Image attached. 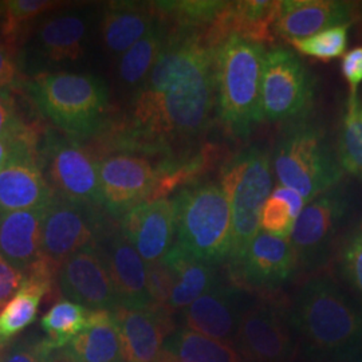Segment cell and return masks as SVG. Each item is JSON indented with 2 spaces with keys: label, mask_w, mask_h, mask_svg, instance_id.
I'll list each match as a JSON object with an SVG mask.
<instances>
[{
  "label": "cell",
  "mask_w": 362,
  "mask_h": 362,
  "mask_svg": "<svg viewBox=\"0 0 362 362\" xmlns=\"http://www.w3.org/2000/svg\"><path fill=\"white\" fill-rule=\"evenodd\" d=\"M220 185L231 207L233 263L243 255L260 231V212L272 194V163L267 152L251 146L233 156L221 167Z\"/></svg>",
  "instance_id": "cell-7"
},
{
  "label": "cell",
  "mask_w": 362,
  "mask_h": 362,
  "mask_svg": "<svg viewBox=\"0 0 362 362\" xmlns=\"http://www.w3.org/2000/svg\"><path fill=\"white\" fill-rule=\"evenodd\" d=\"M341 269L345 279L362 298V223L350 233L342 247Z\"/></svg>",
  "instance_id": "cell-37"
},
{
  "label": "cell",
  "mask_w": 362,
  "mask_h": 362,
  "mask_svg": "<svg viewBox=\"0 0 362 362\" xmlns=\"http://www.w3.org/2000/svg\"><path fill=\"white\" fill-rule=\"evenodd\" d=\"M168 308L117 306L112 310L125 362H161L164 344L172 332Z\"/></svg>",
  "instance_id": "cell-16"
},
{
  "label": "cell",
  "mask_w": 362,
  "mask_h": 362,
  "mask_svg": "<svg viewBox=\"0 0 362 362\" xmlns=\"http://www.w3.org/2000/svg\"><path fill=\"white\" fill-rule=\"evenodd\" d=\"M0 351H1V350H0Z\"/></svg>",
  "instance_id": "cell-48"
},
{
  "label": "cell",
  "mask_w": 362,
  "mask_h": 362,
  "mask_svg": "<svg viewBox=\"0 0 362 362\" xmlns=\"http://www.w3.org/2000/svg\"><path fill=\"white\" fill-rule=\"evenodd\" d=\"M89 23L78 13H54L39 22L35 46L43 58L52 64L74 62L85 52Z\"/></svg>",
  "instance_id": "cell-26"
},
{
  "label": "cell",
  "mask_w": 362,
  "mask_h": 362,
  "mask_svg": "<svg viewBox=\"0 0 362 362\" xmlns=\"http://www.w3.org/2000/svg\"><path fill=\"white\" fill-rule=\"evenodd\" d=\"M119 230L146 264L164 258L176 235L175 199L161 197L130 209L122 216Z\"/></svg>",
  "instance_id": "cell-17"
},
{
  "label": "cell",
  "mask_w": 362,
  "mask_h": 362,
  "mask_svg": "<svg viewBox=\"0 0 362 362\" xmlns=\"http://www.w3.org/2000/svg\"><path fill=\"white\" fill-rule=\"evenodd\" d=\"M25 281V274L16 270L0 255V310L11 300Z\"/></svg>",
  "instance_id": "cell-42"
},
{
  "label": "cell",
  "mask_w": 362,
  "mask_h": 362,
  "mask_svg": "<svg viewBox=\"0 0 362 362\" xmlns=\"http://www.w3.org/2000/svg\"><path fill=\"white\" fill-rule=\"evenodd\" d=\"M338 161L342 169L362 181V100L349 97L338 139Z\"/></svg>",
  "instance_id": "cell-34"
},
{
  "label": "cell",
  "mask_w": 362,
  "mask_h": 362,
  "mask_svg": "<svg viewBox=\"0 0 362 362\" xmlns=\"http://www.w3.org/2000/svg\"><path fill=\"white\" fill-rule=\"evenodd\" d=\"M54 351L46 338L13 341L0 351V362H54Z\"/></svg>",
  "instance_id": "cell-38"
},
{
  "label": "cell",
  "mask_w": 362,
  "mask_h": 362,
  "mask_svg": "<svg viewBox=\"0 0 362 362\" xmlns=\"http://www.w3.org/2000/svg\"><path fill=\"white\" fill-rule=\"evenodd\" d=\"M182 317L189 330L230 345L233 338L236 339L240 317H238L236 296L233 288L214 286L184 309Z\"/></svg>",
  "instance_id": "cell-25"
},
{
  "label": "cell",
  "mask_w": 362,
  "mask_h": 362,
  "mask_svg": "<svg viewBox=\"0 0 362 362\" xmlns=\"http://www.w3.org/2000/svg\"><path fill=\"white\" fill-rule=\"evenodd\" d=\"M164 176V163L155 167L143 156L116 153L100 158L103 207L117 218L145 202L161 199L160 189Z\"/></svg>",
  "instance_id": "cell-11"
},
{
  "label": "cell",
  "mask_w": 362,
  "mask_h": 362,
  "mask_svg": "<svg viewBox=\"0 0 362 362\" xmlns=\"http://www.w3.org/2000/svg\"><path fill=\"white\" fill-rule=\"evenodd\" d=\"M290 321L320 358L344 360L362 350V308L330 276H314L300 287Z\"/></svg>",
  "instance_id": "cell-2"
},
{
  "label": "cell",
  "mask_w": 362,
  "mask_h": 362,
  "mask_svg": "<svg viewBox=\"0 0 362 362\" xmlns=\"http://www.w3.org/2000/svg\"><path fill=\"white\" fill-rule=\"evenodd\" d=\"M112 224L100 208L52 194L42 224V257L54 269L85 247L95 246Z\"/></svg>",
  "instance_id": "cell-10"
},
{
  "label": "cell",
  "mask_w": 362,
  "mask_h": 362,
  "mask_svg": "<svg viewBox=\"0 0 362 362\" xmlns=\"http://www.w3.org/2000/svg\"><path fill=\"white\" fill-rule=\"evenodd\" d=\"M90 315V309L69 299H62L55 303L40 321L52 349L66 348L89 326Z\"/></svg>",
  "instance_id": "cell-31"
},
{
  "label": "cell",
  "mask_w": 362,
  "mask_h": 362,
  "mask_svg": "<svg viewBox=\"0 0 362 362\" xmlns=\"http://www.w3.org/2000/svg\"><path fill=\"white\" fill-rule=\"evenodd\" d=\"M298 264L290 238L259 231L243 255L231 263V275L236 284L257 290H274L293 276Z\"/></svg>",
  "instance_id": "cell-15"
},
{
  "label": "cell",
  "mask_w": 362,
  "mask_h": 362,
  "mask_svg": "<svg viewBox=\"0 0 362 362\" xmlns=\"http://www.w3.org/2000/svg\"><path fill=\"white\" fill-rule=\"evenodd\" d=\"M34 133V129L27 127L19 116L10 90H0V139H21Z\"/></svg>",
  "instance_id": "cell-40"
},
{
  "label": "cell",
  "mask_w": 362,
  "mask_h": 362,
  "mask_svg": "<svg viewBox=\"0 0 362 362\" xmlns=\"http://www.w3.org/2000/svg\"><path fill=\"white\" fill-rule=\"evenodd\" d=\"M274 170L279 182L310 203L342 182L345 170L324 130L306 118L293 121L275 145Z\"/></svg>",
  "instance_id": "cell-6"
},
{
  "label": "cell",
  "mask_w": 362,
  "mask_h": 362,
  "mask_svg": "<svg viewBox=\"0 0 362 362\" xmlns=\"http://www.w3.org/2000/svg\"><path fill=\"white\" fill-rule=\"evenodd\" d=\"M16 46L0 37V90H11L19 82Z\"/></svg>",
  "instance_id": "cell-41"
},
{
  "label": "cell",
  "mask_w": 362,
  "mask_h": 362,
  "mask_svg": "<svg viewBox=\"0 0 362 362\" xmlns=\"http://www.w3.org/2000/svg\"><path fill=\"white\" fill-rule=\"evenodd\" d=\"M39 112L70 136H89L101 129L109 110V90L93 74L39 73L27 83Z\"/></svg>",
  "instance_id": "cell-4"
},
{
  "label": "cell",
  "mask_w": 362,
  "mask_h": 362,
  "mask_svg": "<svg viewBox=\"0 0 362 362\" xmlns=\"http://www.w3.org/2000/svg\"><path fill=\"white\" fill-rule=\"evenodd\" d=\"M71 362H125L110 310H91L89 326L65 348Z\"/></svg>",
  "instance_id": "cell-27"
},
{
  "label": "cell",
  "mask_w": 362,
  "mask_h": 362,
  "mask_svg": "<svg viewBox=\"0 0 362 362\" xmlns=\"http://www.w3.org/2000/svg\"><path fill=\"white\" fill-rule=\"evenodd\" d=\"M62 6L52 0H8L0 1V37L18 46L33 22L43 13Z\"/></svg>",
  "instance_id": "cell-32"
},
{
  "label": "cell",
  "mask_w": 362,
  "mask_h": 362,
  "mask_svg": "<svg viewBox=\"0 0 362 362\" xmlns=\"http://www.w3.org/2000/svg\"><path fill=\"white\" fill-rule=\"evenodd\" d=\"M58 286L66 299L90 310H115L116 290L100 248L89 246L64 260L57 272Z\"/></svg>",
  "instance_id": "cell-14"
},
{
  "label": "cell",
  "mask_w": 362,
  "mask_h": 362,
  "mask_svg": "<svg viewBox=\"0 0 362 362\" xmlns=\"http://www.w3.org/2000/svg\"><path fill=\"white\" fill-rule=\"evenodd\" d=\"M297 219L293 208L286 200L272 194L262 208L260 228L263 233H270L272 236L288 239Z\"/></svg>",
  "instance_id": "cell-36"
},
{
  "label": "cell",
  "mask_w": 362,
  "mask_h": 362,
  "mask_svg": "<svg viewBox=\"0 0 362 362\" xmlns=\"http://www.w3.org/2000/svg\"><path fill=\"white\" fill-rule=\"evenodd\" d=\"M164 262L175 275V286L169 299L168 309L184 310L197 298L216 286V270L214 264L196 260L173 245Z\"/></svg>",
  "instance_id": "cell-28"
},
{
  "label": "cell",
  "mask_w": 362,
  "mask_h": 362,
  "mask_svg": "<svg viewBox=\"0 0 362 362\" xmlns=\"http://www.w3.org/2000/svg\"><path fill=\"white\" fill-rule=\"evenodd\" d=\"M227 1L184 0L155 1L158 15L169 25L184 30H207L214 23Z\"/></svg>",
  "instance_id": "cell-33"
},
{
  "label": "cell",
  "mask_w": 362,
  "mask_h": 362,
  "mask_svg": "<svg viewBox=\"0 0 362 362\" xmlns=\"http://www.w3.org/2000/svg\"><path fill=\"white\" fill-rule=\"evenodd\" d=\"M161 362H165V361H161Z\"/></svg>",
  "instance_id": "cell-47"
},
{
  "label": "cell",
  "mask_w": 362,
  "mask_h": 362,
  "mask_svg": "<svg viewBox=\"0 0 362 362\" xmlns=\"http://www.w3.org/2000/svg\"><path fill=\"white\" fill-rule=\"evenodd\" d=\"M176 246L208 264L230 258L233 216L220 182L196 181L175 197Z\"/></svg>",
  "instance_id": "cell-5"
},
{
  "label": "cell",
  "mask_w": 362,
  "mask_h": 362,
  "mask_svg": "<svg viewBox=\"0 0 362 362\" xmlns=\"http://www.w3.org/2000/svg\"><path fill=\"white\" fill-rule=\"evenodd\" d=\"M160 19L155 1H112L105 7L101 40L105 50L122 55L143 39Z\"/></svg>",
  "instance_id": "cell-24"
},
{
  "label": "cell",
  "mask_w": 362,
  "mask_h": 362,
  "mask_svg": "<svg viewBox=\"0 0 362 362\" xmlns=\"http://www.w3.org/2000/svg\"><path fill=\"white\" fill-rule=\"evenodd\" d=\"M146 286L152 302L157 306L168 308L175 275L164 259L146 264Z\"/></svg>",
  "instance_id": "cell-39"
},
{
  "label": "cell",
  "mask_w": 362,
  "mask_h": 362,
  "mask_svg": "<svg viewBox=\"0 0 362 362\" xmlns=\"http://www.w3.org/2000/svg\"><path fill=\"white\" fill-rule=\"evenodd\" d=\"M57 272V269L42 258L25 274L21 288L0 310V350L7 348L21 332L35 321L40 300L50 291Z\"/></svg>",
  "instance_id": "cell-23"
},
{
  "label": "cell",
  "mask_w": 362,
  "mask_h": 362,
  "mask_svg": "<svg viewBox=\"0 0 362 362\" xmlns=\"http://www.w3.org/2000/svg\"><path fill=\"white\" fill-rule=\"evenodd\" d=\"M266 49L239 37L220 45L216 57L218 116L226 129L246 137L262 116V78Z\"/></svg>",
  "instance_id": "cell-3"
},
{
  "label": "cell",
  "mask_w": 362,
  "mask_h": 362,
  "mask_svg": "<svg viewBox=\"0 0 362 362\" xmlns=\"http://www.w3.org/2000/svg\"><path fill=\"white\" fill-rule=\"evenodd\" d=\"M37 134V133H34ZM31 136V134H30ZM27 137V136H26ZM25 137H21V139H11V137H1L0 139V169L3 168L7 161L10 160V157L13 156V149L16 146V144L19 140H22Z\"/></svg>",
  "instance_id": "cell-45"
},
{
  "label": "cell",
  "mask_w": 362,
  "mask_h": 362,
  "mask_svg": "<svg viewBox=\"0 0 362 362\" xmlns=\"http://www.w3.org/2000/svg\"><path fill=\"white\" fill-rule=\"evenodd\" d=\"M351 206L353 196L349 187L344 182L306 204L290 236L299 264L311 266L324 255L325 250L349 214Z\"/></svg>",
  "instance_id": "cell-12"
},
{
  "label": "cell",
  "mask_w": 362,
  "mask_h": 362,
  "mask_svg": "<svg viewBox=\"0 0 362 362\" xmlns=\"http://www.w3.org/2000/svg\"><path fill=\"white\" fill-rule=\"evenodd\" d=\"M118 298V306L148 308L155 305L148 293L146 263L119 228L110 227L98 242Z\"/></svg>",
  "instance_id": "cell-19"
},
{
  "label": "cell",
  "mask_w": 362,
  "mask_h": 362,
  "mask_svg": "<svg viewBox=\"0 0 362 362\" xmlns=\"http://www.w3.org/2000/svg\"><path fill=\"white\" fill-rule=\"evenodd\" d=\"M39 157L54 194L71 202L104 208L100 189V160L89 148L70 137L49 132Z\"/></svg>",
  "instance_id": "cell-8"
},
{
  "label": "cell",
  "mask_w": 362,
  "mask_h": 362,
  "mask_svg": "<svg viewBox=\"0 0 362 362\" xmlns=\"http://www.w3.org/2000/svg\"><path fill=\"white\" fill-rule=\"evenodd\" d=\"M236 344L254 362H285L291 354V336L281 308L258 303L240 314Z\"/></svg>",
  "instance_id": "cell-18"
},
{
  "label": "cell",
  "mask_w": 362,
  "mask_h": 362,
  "mask_svg": "<svg viewBox=\"0 0 362 362\" xmlns=\"http://www.w3.org/2000/svg\"><path fill=\"white\" fill-rule=\"evenodd\" d=\"M341 71L349 85V97L358 95L357 91L362 83V46L345 52L341 62Z\"/></svg>",
  "instance_id": "cell-43"
},
{
  "label": "cell",
  "mask_w": 362,
  "mask_h": 362,
  "mask_svg": "<svg viewBox=\"0 0 362 362\" xmlns=\"http://www.w3.org/2000/svg\"><path fill=\"white\" fill-rule=\"evenodd\" d=\"M350 25L330 27L309 38L293 39L290 45L302 55L329 62L344 57L348 47Z\"/></svg>",
  "instance_id": "cell-35"
},
{
  "label": "cell",
  "mask_w": 362,
  "mask_h": 362,
  "mask_svg": "<svg viewBox=\"0 0 362 362\" xmlns=\"http://www.w3.org/2000/svg\"><path fill=\"white\" fill-rule=\"evenodd\" d=\"M38 134L19 140L7 164L0 169V215L43 207L52 200V187L37 151Z\"/></svg>",
  "instance_id": "cell-13"
},
{
  "label": "cell",
  "mask_w": 362,
  "mask_h": 362,
  "mask_svg": "<svg viewBox=\"0 0 362 362\" xmlns=\"http://www.w3.org/2000/svg\"><path fill=\"white\" fill-rule=\"evenodd\" d=\"M356 4L338 0H282L274 25L275 37L309 38L330 27L351 25Z\"/></svg>",
  "instance_id": "cell-21"
},
{
  "label": "cell",
  "mask_w": 362,
  "mask_h": 362,
  "mask_svg": "<svg viewBox=\"0 0 362 362\" xmlns=\"http://www.w3.org/2000/svg\"><path fill=\"white\" fill-rule=\"evenodd\" d=\"M218 50L206 30L172 27L164 52L112 130L115 148L170 161L191 157L218 106Z\"/></svg>",
  "instance_id": "cell-1"
},
{
  "label": "cell",
  "mask_w": 362,
  "mask_h": 362,
  "mask_svg": "<svg viewBox=\"0 0 362 362\" xmlns=\"http://www.w3.org/2000/svg\"><path fill=\"white\" fill-rule=\"evenodd\" d=\"M170 28L168 22L160 16L153 28L121 55L117 71L124 85H143L167 46Z\"/></svg>",
  "instance_id": "cell-29"
},
{
  "label": "cell",
  "mask_w": 362,
  "mask_h": 362,
  "mask_svg": "<svg viewBox=\"0 0 362 362\" xmlns=\"http://www.w3.org/2000/svg\"><path fill=\"white\" fill-rule=\"evenodd\" d=\"M272 194L286 200L290 204V207L293 208V212L296 214L297 218L303 211V208L306 207V202L303 200V197L300 194L296 192L294 189H290L284 185H278L276 188H274Z\"/></svg>",
  "instance_id": "cell-44"
},
{
  "label": "cell",
  "mask_w": 362,
  "mask_h": 362,
  "mask_svg": "<svg viewBox=\"0 0 362 362\" xmlns=\"http://www.w3.org/2000/svg\"><path fill=\"white\" fill-rule=\"evenodd\" d=\"M354 362H362V360H358V361H354Z\"/></svg>",
  "instance_id": "cell-46"
},
{
  "label": "cell",
  "mask_w": 362,
  "mask_h": 362,
  "mask_svg": "<svg viewBox=\"0 0 362 362\" xmlns=\"http://www.w3.org/2000/svg\"><path fill=\"white\" fill-rule=\"evenodd\" d=\"M46 206L0 215V255L23 274L42 260Z\"/></svg>",
  "instance_id": "cell-22"
},
{
  "label": "cell",
  "mask_w": 362,
  "mask_h": 362,
  "mask_svg": "<svg viewBox=\"0 0 362 362\" xmlns=\"http://www.w3.org/2000/svg\"><path fill=\"white\" fill-rule=\"evenodd\" d=\"M315 81L309 69L284 47L266 52L262 78V116L267 121H297L310 113Z\"/></svg>",
  "instance_id": "cell-9"
},
{
  "label": "cell",
  "mask_w": 362,
  "mask_h": 362,
  "mask_svg": "<svg viewBox=\"0 0 362 362\" xmlns=\"http://www.w3.org/2000/svg\"><path fill=\"white\" fill-rule=\"evenodd\" d=\"M161 361L240 362V358L233 345L189 329H181L165 341Z\"/></svg>",
  "instance_id": "cell-30"
},
{
  "label": "cell",
  "mask_w": 362,
  "mask_h": 362,
  "mask_svg": "<svg viewBox=\"0 0 362 362\" xmlns=\"http://www.w3.org/2000/svg\"><path fill=\"white\" fill-rule=\"evenodd\" d=\"M282 1L242 0L227 1L214 23L206 30L209 40L220 47L230 37H239L258 45H270L275 40L274 25Z\"/></svg>",
  "instance_id": "cell-20"
}]
</instances>
